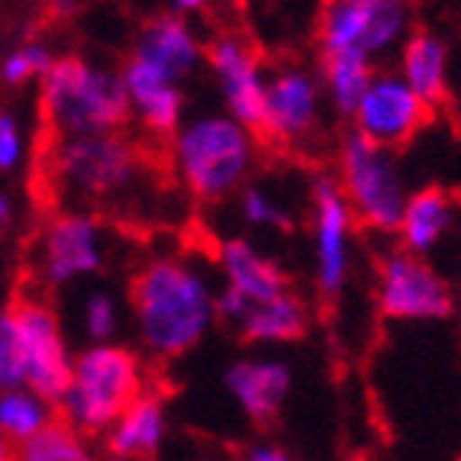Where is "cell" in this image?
<instances>
[{"label": "cell", "mask_w": 461, "mask_h": 461, "mask_svg": "<svg viewBox=\"0 0 461 461\" xmlns=\"http://www.w3.org/2000/svg\"><path fill=\"white\" fill-rule=\"evenodd\" d=\"M130 291L139 339L158 358H177L197 348L216 320V294L207 277L181 258L142 265Z\"/></svg>", "instance_id": "6da1fadb"}, {"label": "cell", "mask_w": 461, "mask_h": 461, "mask_svg": "<svg viewBox=\"0 0 461 461\" xmlns=\"http://www.w3.org/2000/svg\"><path fill=\"white\" fill-rule=\"evenodd\" d=\"M39 110L55 136L110 132L132 116L120 71L81 55H55L39 77Z\"/></svg>", "instance_id": "7a4b0ae2"}, {"label": "cell", "mask_w": 461, "mask_h": 461, "mask_svg": "<svg viewBox=\"0 0 461 461\" xmlns=\"http://www.w3.org/2000/svg\"><path fill=\"white\" fill-rule=\"evenodd\" d=\"M175 168L200 200H223L242 187L255 162L252 126L232 113L194 116L175 130Z\"/></svg>", "instance_id": "3957f363"}, {"label": "cell", "mask_w": 461, "mask_h": 461, "mask_svg": "<svg viewBox=\"0 0 461 461\" xmlns=\"http://www.w3.org/2000/svg\"><path fill=\"white\" fill-rule=\"evenodd\" d=\"M146 391V371L139 355L113 342H91L71 362V377L59 410L85 436H104L126 403Z\"/></svg>", "instance_id": "277c9868"}, {"label": "cell", "mask_w": 461, "mask_h": 461, "mask_svg": "<svg viewBox=\"0 0 461 461\" xmlns=\"http://www.w3.org/2000/svg\"><path fill=\"white\" fill-rule=\"evenodd\" d=\"M52 185L81 203H107L132 191L139 177V152L120 130L85 132V136H55Z\"/></svg>", "instance_id": "5b68a950"}, {"label": "cell", "mask_w": 461, "mask_h": 461, "mask_svg": "<svg viewBox=\"0 0 461 461\" xmlns=\"http://www.w3.org/2000/svg\"><path fill=\"white\" fill-rule=\"evenodd\" d=\"M339 175H342L339 187L346 194L358 223L375 232H397L407 194H403V181L391 158V149L355 132L342 146Z\"/></svg>", "instance_id": "8992f818"}, {"label": "cell", "mask_w": 461, "mask_h": 461, "mask_svg": "<svg viewBox=\"0 0 461 461\" xmlns=\"http://www.w3.org/2000/svg\"><path fill=\"white\" fill-rule=\"evenodd\" d=\"M10 316H14L20 352H23L26 384L36 393H42L52 407H59V400L68 387L71 362H75L59 316L49 303L36 297L16 300L10 307Z\"/></svg>", "instance_id": "52a82bcc"}, {"label": "cell", "mask_w": 461, "mask_h": 461, "mask_svg": "<svg viewBox=\"0 0 461 461\" xmlns=\"http://www.w3.org/2000/svg\"><path fill=\"white\" fill-rule=\"evenodd\" d=\"M410 32V0H330L323 14V52L355 49L368 59L397 49Z\"/></svg>", "instance_id": "ba28073f"}, {"label": "cell", "mask_w": 461, "mask_h": 461, "mask_svg": "<svg viewBox=\"0 0 461 461\" xmlns=\"http://www.w3.org/2000/svg\"><path fill=\"white\" fill-rule=\"evenodd\" d=\"M377 307L387 320L400 323H429V320H446L452 316V291L429 265L423 255L397 252L384 258L381 275H377Z\"/></svg>", "instance_id": "9c48e42d"}, {"label": "cell", "mask_w": 461, "mask_h": 461, "mask_svg": "<svg viewBox=\"0 0 461 461\" xmlns=\"http://www.w3.org/2000/svg\"><path fill=\"white\" fill-rule=\"evenodd\" d=\"M104 230L91 213L52 216L39 236L36 271L46 287H68L104 268Z\"/></svg>", "instance_id": "30bf717a"}, {"label": "cell", "mask_w": 461, "mask_h": 461, "mask_svg": "<svg viewBox=\"0 0 461 461\" xmlns=\"http://www.w3.org/2000/svg\"><path fill=\"white\" fill-rule=\"evenodd\" d=\"M429 116L432 104L420 97L400 75H375L352 110L355 132L384 149L407 146L429 123Z\"/></svg>", "instance_id": "8fae6325"}, {"label": "cell", "mask_w": 461, "mask_h": 461, "mask_svg": "<svg viewBox=\"0 0 461 461\" xmlns=\"http://www.w3.org/2000/svg\"><path fill=\"white\" fill-rule=\"evenodd\" d=\"M352 223L355 213L339 181L320 177L313 185V252L316 285L323 294H339L346 287L352 265Z\"/></svg>", "instance_id": "7c38bea8"}, {"label": "cell", "mask_w": 461, "mask_h": 461, "mask_svg": "<svg viewBox=\"0 0 461 461\" xmlns=\"http://www.w3.org/2000/svg\"><path fill=\"white\" fill-rule=\"evenodd\" d=\"M207 62L216 75V85L223 94V104L236 120L258 130L265 113V85L268 75L262 71L258 55L239 36H220L210 42Z\"/></svg>", "instance_id": "4fadbf2b"}, {"label": "cell", "mask_w": 461, "mask_h": 461, "mask_svg": "<svg viewBox=\"0 0 461 461\" xmlns=\"http://www.w3.org/2000/svg\"><path fill=\"white\" fill-rule=\"evenodd\" d=\"M126 97H130V113L149 132H175L185 120V91L181 77L165 71L162 65L149 62L142 55L132 52L126 65L120 68Z\"/></svg>", "instance_id": "5bb4252c"}, {"label": "cell", "mask_w": 461, "mask_h": 461, "mask_svg": "<svg viewBox=\"0 0 461 461\" xmlns=\"http://www.w3.org/2000/svg\"><path fill=\"white\" fill-rule=\"evenodd\" d=\"M316 116H320V81L310 71L287 65L268 77L258 130L281 142H294L313 130Z\"/></svg>", "instance_id": "9a60e30c"}, {"label": "cell", "mask_w": 461, "mask_h": 461, "mask_svg": "<svg viewBox=\"0 0 461 461\" xmlns=\"http://www.w3.org/2000/svg\"><path fill=\"white\" fill-rule=\"evenodd\" d=\"M223 384L252 423H271L291 393L294 375L277 358H242L226 368Z\"/></svg>", "instance_id": "2e32d148"}, {"label": "cell", "mask_w": 461, "mask_h": 461, "mask_svg": "<svg viewBox=\"0 0 461 461\" xmlns=\"http://www.w3.org/2000/svg\"><path fill=\"white\" fill-rule=\"evenodd\" d=\"M107 452L113 458H155L168 436V413L162 397L142 391L107 426Z\"/></svg>", "instance_id": "e0dca14e"}, {"label": "cell", "mask_w": 461, "mask_h": 461, "mask_svg": "<svg viewBox=\"0 0 461 461\" xmlns=\"http://www.w3.org/2000/svg\"><path fill=\"white\" fill-rule=\"evenodd\" d=\"M136 55L149 59V62L162 65L175 77L194 75L200 62H203V46H200L197 32L187 23L185 14H158L152 16L136 39Z\"/></svg>", "instance_id": "ac0fdd59"}, {"label": "cell", "mask_w": 461, "mask_h": 461, "mask_svg": "<svg viewBox=\"0 0 461 461\" xmlns=\"http://www.w3.org/2000/svg\"><path fill=\"white\" fill-rule=\"evenodd\" d=\"M455 226V203L446 191L438 187H423V191L410 194L403 200V213H400V242L413 255H429L446 242V236Z\"/></svg>", "instance_id": "d6986e66"}, {"label": "cell", "mask_w": 461, "mask_h": 461, "mask_svg": "<svg viewBox=\"0 0 461 461\" xmlns=\"http://www.w3.org/2000/svg\"><path fill=\"white\" fill-rule=\"evenodd\" d=\"M236 330L249 342H294L307 330V307L291 291H281L275 297L252 300L246 313L236 320Z\"/></svg>", "instance_id": "ffe728a7"}, {"label": "cell", "mask_w": 461, "mask_h": 461, "mask_svg": "<svg viewBox=\"0 0 461 461\" xmlns=\"http://www.w3.org/2000/svg\"><path fill=\"white\" fill-rule=\"evenodd\" d=\"M220 268L226 275V287L249 300H265L287 291V277L281 275V268L246 239H226L220 249Z\"/></svg>", "instance_id": "44dd1931"}, {"label": "cell", "mask_w": 461, "mask_h": 461, "mask_svg": "<svg viewBox=\"0 0 461 461\" xmlns=\"http://www.w3.org/2000/svg\"><path fill=\"white\" fill-rule=\"evenodd\" d=\"M400 77L429 104L448 94V49L432 32H407L400 42Z\"/></svg>", "instance_id": "7402d4cb"}, {"label": "cell", "mask_w": 461, "mask_h": 461, "mask_svg": "<svg viewBox=\"0 0 461 461\" xmlns=\"http://www.w3.org/2000/svg\"><path fill=\"white\" fill-rule=\"evenodd\" d=\"M371 77H375V59H368L365 52H355V49L323 52V87L339 113L352 116L355 104L371 85Z\"/></svg>", "instance_id": "603a6c76"}, {"label": "cell", "mask_w": 461, "mask_h": 461, "mask_svg": "<svg viewBox=\"0 0 461 461\" xmlns=\"http://www.w3.org/2000/svg\"><path fill=\"white\" fill-rule=\"evenodd\" d=\"M49 420H52V403L42 393L32 391L30 384L0 391V436L7 438L10 446L26 442Z\"/></svg>", "instance_id": "cb8c5ba5"}, {"label": "cell", "mask_w": 461, "mask_h": 461, "mask_svg": "<svg viewBox=\"0 0 461 461\" xmlns=\"http://www.w3.org/2000/svg\"><path fill=\"white\" fill-rule=\"evenodd\" d=\"M16 458L23 461H85L91 458L85 432H77L68 420H49L39 432L16 446Z\"/></svg>", "instance_id": "d4e9b609"}, {"label": "cell", "mask_w": 461, "mask_h": 461, "mask_svg": "<svg viewBox=\"0 0 461 461\" xmlns=\"http://www.w3.org/2000/svg\"><path fill=\"white\" fill-rule=\"evenodd\" d=\"M52 49L46 42H36V39H26L20 46L10 49L4 59H0V81L7 87H23L32 85L46 75V68L52 65Z\"/></svg>", "instance_id": "484cf974"}, {"label": "cell", "mask_w": 461, "mask_h": 461, "mask_svg": "<svg viewBox=\"0 0 461 461\" xmlns=\"http://www.w3.org/2000/svg\"><path fill=\"white\" fill-rule=\"evenodd\" d=\"M81 323H85V336L91 342H113L116 330H120V307L107 291H91L81 307Z\"/></svg>", "instance_id": "4316f807"}, {"label": "cell", "mask_w": 461, "mask_h": 461, "mask_svg": "<svg viewBox=\"0 0 461 461\" xmlns=\"http://www.w3.org/2000/svg\"><path fill=\"white\" fill-rule=\"evenodd\" d=\"M239 207H242V220H246L249 226H258V230H287V226H291L287 210L281 207L268 191H262V187L242 191Z\"/></svg>", "instance_id": "83f0119b"}, {"label": "cell", "mask_w": 461, "mask_h": 461, "mask_svg": "<svg viewBox=\"0 0 461 461\" xmlns=\"http://www.w3.org/2000/svg\"><path fill=\"white\" fill-rule=\"evenodd\" d=\"M20 384H26L23 352H20L14 316H10V310H0V391Z\"/></svg>", "instance_id": "f1b7e54d"}, {"label": "cell", "mask_w": 461, "mask_h": 461, "mask_svg": "<svg viewBox=\"0 0 461 461\" xmlns=\"http://www.w3.org/2000/svg\"><path fill=\"white\" fill-rule=\"evenodd\" d=\"M26 158V130L23 120L10 107H0V175H10Z\"/></svg>", "instance_id": "f546056e"}, {"label": "cell", "mask_w": 461, "mask_h": 461, "mask_svg": "<svg viewBox=\"0 0 461 461\" xmlns=\"http://www.w3.org/2000/svg\"><path fill=\"white\" fill-rule=\"evenodd\" d=\"M246 458H252V461H287V448H277L275 442H258L255 448H249Z\"/></svg>", "instance_id": "4dcf8cb0"}, {"label": "cell", "mask_w": 461, "mask_h": 461, "mask_svg": "<svg viewBox=\"0 0 461 461\" xmlns=\"http://www.w3.org/2000/svg\"><path fill=\"white\" fill-rule=\"evenodd\" d=\"M14 213H16L14 197H10L7 191H0V232H4L10 223H14Z\"/></svg>", "instance_id": "1f68e13d"}, {"label": "cell", "mask_w": 461, "mask_h": 461, "mask_svg": "<svg viewBox=\"0 0 461 461\" xmlns=\"http://www.w3.org/2000/svg\"><path fill=\"white\" fill-rule=\"evenodd\" d=\"M171 7H175L177 14L191 16V14H200V10L207 7V0H171Z\"/></svg>", "instance_id": "d6a6232c"}, {"label": "cell", "mask_w": 461, "mask_h": 461, "mask_svg": "<svg viewBox=\"0 0 461 461\" xmlns=\"http://www.w3.org/2000/svg\"><path fill=\"white\" fill-rule=\"evenodd\" d=\"M81 7V0H52V10L59 16H68V14H75V10Z\"/></svg>", "instance_id": "836d02e7"}, {"label": "cell", "mask_w": 461, "mask_h": 461, "mask_svg": "<svg viewBox=\"0 0 461 461\" xmlns=\"http://www.w3.org/2000/svg\"><path fill=\"white\" fill-rule=\"evenodd\" d=\"M7 458H14V446H10L7 438L0 436V461H7Z\"/></svg>", "instance_id": "e575fe53"}, {"label": "cell", "mask_w": 461, "mask_h": 461, "mask_svg": "<svg viewBox=\"0 0 461 461\" xmlns=\"http://www.w3.org/2000/svg\"><path fill=\"white\" fill-rule=\"evenodd\" d=\"M220 4H230V7H236V4H242V0H220Z\"/></svg>", "instance_id": "d590c367"}]
</instances>
